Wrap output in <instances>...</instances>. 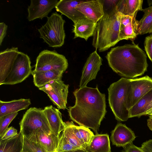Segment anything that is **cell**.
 I'll return each instance as SVG.
<instances>
[{
	"instance_id": "obj_1",
	"label": "cell",
	"mask_w": 152,
	"mask_h": 152,
	"mask_svg": "<svg viewBox=\"0 0 152 152\" xmlns=\"http://www.w3.org/2000/svg\"><path fill=\"white\" fill-rule=\"evenodd\" d=\"M73 94L75 105L68 110L71 120L78 124L92 129L96 134L106 113L105 95L97 86L95 88L86 86L76 89Z\"/></svg>"
},
{
	"instance_id": "obj_2",
	"label": "cell",
	"mask_w": 152,
	"mask_h": 152,
	"mask_svg": "<svg viewBox=\"0 0 152 152\" xmlns=\"http://www.w3.org/2000/svg\"><path fill=\"white\" fill-rule=\"evenodd\" d=\"M105 57L113 71L126 78L141 76L147 71L146 55L138 45L126 44L112 48Z\"/></svg>"
},
{
	"instance_id": "obj_3",
	"label": "cell",
	"mask_w": 152,
	"mask_h": 152,
	"mask_svg": "<svg viewBox=\"0 0 152 152\" xmlns=\"http://www.w3.org/2000/svg\"><path fill=\"white\" fill-rule=\"evenodd\" d=\"M121 14L117 10L104 12L97 22L92 45L99 52L107 50L120 41Z\"/></svg>"
},
{
	"instance_id": "obj_4",
	"label": "cell",
	"mask_w": 152,
	"mask_h": 152,
	"mask_svg": "<svg viewBox=\"0 0 152 152\" xmlns=\"http://www.w3.org/2000/svg\"><path fill=\"white\" fill-rule=\"evenodd\" d=\"M129 79L122 77L108 88L110 106L116 120L124 121L129 118L128 108Z\"/></svg>"
},
{
	"instance_id": "obj_5",
	"label": "cell",
	"mask_w": 152,
	"mask_h": 152,
	"mask_svg": "<svg viewBox=\"0 0 152 152\" xmlns=\"http://www.w3.org/2000/svg\"><path fill=\"white\" fill-rule=\"evenodd\" d=\"M47 18L45 24L38 29L40 37L49 47H61L64 44L65 38L64 27L65 21L57 12L53 13Z\"/></svg>"
},
{
	"instance_id": "obj_6",
	"label": "cell",
	"mask_w": 152,
	"mask_h": 152,
	"mask_svg": "<svg viewBox=\"0 0 152 152\" xmlns=\"http://www.w3.org/2000/svg\"><path fill=\"white\" fill-rule=\"evenodd\" d=\"M19 125L20 132L28 138L39 130L52 133L43 110L39 108L31 107L23 115Z\"/></svg>"
},
{
	"instance_id": "obj_7",
	"label": "cell",
	"mask_w": 152,
	"mask_h": 152,
	"mask_svg": "<svg viewBox=\"0 0 152 152\" xmlns=\"http://www.w3.org/2000/svg\"><path fill=\"white\" fill-rule=\"evenodd\" d=\"M68 64L63 55L55 51L45 50L39 53L36 59L34 70L44 72L50 70H59L64 72Z\"/></svg>"
},
{
	"instance_id": "obj_8",
	"label": "cell",
	"mask_w": 152,
	"mask_h": 152,
	"mask_svg": "<svg viewBox=\"0 0 152 152\" xmlns=\"http://www.w3.org/2000/svg\"><path fill=\"white\" fill-rule=\"evenodd\" d=\"M32 72L29 57L20 52L10 72L2 85H13L20 83L28 77Z\"/></svg>"
},
{
	"instance_id": "obj_9",
	"label": "cell",
	"mask_w": 152,
	"mask_h": 152,
	"mask_svg": "<svg viewBox=\"0 0 152 152\" xmlns=\"http://www.w3.org/2000/svg\"><path fill=\"white\" fill-rule=\"evenodd\" d=\"M69 85L62 80L51 81L39 88L47 94L53 104L59 109L66 108Z\"/></svg>"
},
{
	"instance_id": "obj_10",
	"label": "cell",
	"mask_w": 152,
	"mask_h": 152,
	"mask_svg": "<svg viewBox=\"0 0 152 152\" xmlns=\"http://www.w3.org/2000/svg\"><path fill=\"white\" fill-rule=\"evenodd\" d=\"M128 108H131L145 95L152 89V78L148 75L129 79Z\"/></svg>"
},
{
	"instance_id": "obj_11",
	"label": "cell",
	"mask_w": 152,
	"mask_h": 152,
	"mask_svg": "<svg viewBox=\"0 0 152 152\" xmlns=\"http://www.w3.org/2000/svg\"><path fill=\"white\" fill-rule=\"evenodd\" d=\"M102 61L96 50L89 55L83 68L79 88L86 86L89 82L95 79L102 64Z\"/></svg>"
},
{
	"instance_id": "obj_12",
	"label": "cell",
	"mask_w": 152,
	"mask_h": 152,
	"mask_svg": "<svg viewBox=\"0 0 152 152\" xmlns=\"http://www.w3.org/2000/svg\"><path fill=\"white\" fill-rule=\"evenodd\" d=\"M58 0H31L30 4L27 8L29 21L36 19H42L48 17L49 13L55 8Z\"/></svg>"
},
{
	"instance_id": "obj_13",
	"label": "cell",
	"mask_w": 152,
	"mask_h": 152,
	"mask_svg": "<svg viewBox=\"0 0 152 152\" xmlns=\"http://www.w3.org/2000/svg\"><path fill=\"white\" fill-rule=\"evenodd\" d=\"M75 9L86 18L96 23L104 15L101 0L83 1Z\"/></svg>"
},
{
	"instance_id": "obj_14",
	"label": "cell",
	"mask_w": 152,
	"mask_h": 152,
	"mask_svg": "<svg viewBox=\"0 0 152 152\" xmlns=\"http://www.w3.org/2000/svg\"><path fill=\"white\" fill-rule=\"evenodd\" d=\"M20 52L17 47L7 48L0 53V85L10 72L15 61Z\"/></svg>"
},
{
	"instance_id": "obj_15",
	"label": "cell",
	"mask_w": 152,
	"mask_h": 152,
	"mask_svg": "<svg viewBox=\"0 0 152 152\" xmlns=\"http://www.w3.org/2000/svg\"><path fill=\"white\" fill-rule=\"evenodd\" d=\"M136 136L134 132L125 124H118L111 132V140L113 145L124 147L132 143Z\"/></svg>"
},
{
	"instance_id": "obj_16",
	"label": "cell",
	"mask_w": 152,
	"mask_h": 152,
	"mask_svg": "<svg viewBox=\"0 0 152 152\" xmlns=\"http://www.w3.org/2000/svg\"><path fill=\"white\" fill-rule=\"evenodd\" d=\"M60 137V135L56 136L52 133L39 130L34 132L28 139L39 144L48 152H54L57 151Z\"/></svg>"
},
{
	"instance_id": "obj_17",
	"label": "cell",
	"mask_w": 152,
	"mask_h": 152,
	"mask_svg": "<svg viewBox=\"0 0 152 152\" xmlns=\"http://www.w3.org/2000/svg\"><path fill=\"white\" fill-rule=\"evenodd\" d=\"M136 15L134 16L121 15L119 39L133 41L138 35L139 21L136 20Z\"/></svg>"
},
{
	"instance_id": "obj_18",
	"label": "cell",
	"mask_w": 152,
	"mask_h": 152,
	"mask_svg": "<svg viewBox=\"0 0 152 152\" xmlns=\"http://www.w3.org/2000/svg\"><path fill=\"white\" fill-rule=\"evenodd\" d=\"M74 23L72 31L74 34V38L80 37L87 41L89 37L93 36L97 23L85 17Z\"/></svg>"
},
{
	"instance_id": "obj_19",
	"label": "cell",
	"mask_w": 152,
	"mask_h": 152,
	"mask_svg": "<svg viewBox=\"0 0 152 152\" xmlns=\"http://www.w3.org/2000/svg\"><path fill=\"white\" fill-rule=\"evenodd\" d=\"M48 120L51 132L56 136L60 135L64 127L62 114L59 110L52 105L46 106L43 110Z\"/></svg>"
},
{
	"instance_id": "obj_20",
	"label": "cell",
	"mask_w": 152,
	"mask_h": 152,
	"mask_svg": "<svg viewBox=\"0 0 152 152\" xmlns=\"http://www.w3.org/2000/svg\"><path fill=\"white\" fill-rule=\"evenodd\" d=\"M83 1L60 0L55 7L57 11L60 12L71 20L74 23L85 16L75 8Z\"/></svg>"
},
{
	"instance_id": "obj_21",
	"label": "cell",
	"mask_w": 152,
	"mask_h": 152,
	"mask_svg": "<svg viewBox=\"0 0 152 152\" xmlns=\"http://www.w3.org/2000/svg\"><path fill=\"white\" fill-rule=\"evenodd\" d=\"M31 104L29 99H20L8 102L0 100V117L27 109Z\"/></svg>"
},
{
	"instance_id": "obj_22",
	"label": "cell",
	"mask_w": 152,
	"mask_h": 152,
	"mask_svg": "<svg viewBox=\"0 0 152 152\" xmlns=\"http://www.w3.org/2000/svg\"><path fill=\"white\" fill-rule=\"evenodd\" d=\"M152 109V89L143 96L130 110L129 118L145 115Z\"/></svg>"
},
{
	"instance_id": "obj_23",
	"label": "cell",
	"mask_w": 152,
	"mask_h": 152,
	"mask_svg": "<svg viewBox=\"0 0 152 152\" xmlns=\"http://www.w3.org/2000/svg\"><path fill=\"white\" fill-rule=\"evenodd\" d=\"M64 72L59 70H50L44 72L32 71L33 82L39 88L53 80H61Z\"/></svg>"
},
{
	"instance_id": "obj_24",
	"label": "cell",
	"mask_w": 152,
	"mask_h": 152,
	"mask_svg": "<svg viewBox=\"0 0 152 152\" xmlns=\"http://www.w3.org/2000/svg\"><path fill=\"white\" fill-rule=\"evenodd\" d=\"M143 0H119L117 11L122 15L134 16L138 11H142Z\"/></svg>"
},
{
	"instance_id": "obj_25",
	"label": "cell",
	"mask_w": 152,
	"mask_h": 152,
	"mask_svg": "<svg viewBox=\"0 0 152 152\" xmlns=\"http://www.w3.org/2000/svg\"><path fill=\"white\" fill-rule=\"evenodd\" d=\"M24 136L20 132L13 137L0 140V152H22Z\"/></svg>"
},
{
	"instance_id": "obj_26",
	"label": "cell",
	"mask_w": 152,
	"mask_h": 152,
	"mask_svg": "<svg viewBox=\"0 0 152 152\" xmlns=\"http://www.w3.org/2000/svg\"><path fill=\"white\" fill-rule=\"evenodd\" d=\"M86 149L90 152H111L109 135H94Z\"/></svg>"
},
{
	"instance_id": "obj_27",
	"label": "cell",
	"mask_w": 152,
	"mask_h": 152,
	"mask_svg": "<svg viewBox=\"0 0 152 152\" xmlns=\"http://www.w3.org/2000/svg\"><path fill=\"white\" fill-rule=\"evenodd\" d=\"M69 122L75 135L83 147L86 149L94 135L93 133L88 128L77 126L73 122Z\"/></svg>"
},
{
	"instance_id": "obj_28",
	"label": "cell",
	"mask_w": 152,
	"mask_h": 152,
	"mask_svg": "<svg viewBox=\"0 0 152 152\" xmlns=\"http://www.w3.org/2000/svg\"><path fill=\"white\" fill-rule=\"evenodd\" d=\"M144 14L139 21L138 34L152 33V6L143 9Z\"/></svg>"
},
{
	"instance_id": "obj_29",
	"label": "cell",
	"mask_w": 152,
	"mask_h": 152,
	"mask_svg": "<svg viewBox=\"0 0 152 152\" xmlns=\"http://www.w3.org/2000/svg\"><path fill=\"white\" fill-rule=\"evenodd\" d=\"M22 151L25 152H48L39 144L24 136Z\"/></svg>"
},
{
	"instance_id": "obj_30",
	"label": "cell",
	"mask_w": 152,
	"mask_h": 152,
	"mask_svg": "<svg viewBox=\"0 0 152 152\" xmlns=\"http://www.w3.org/2000/svg\"><path fill=\"white\" fill-rule=\"evenodd\" d=\"M18 114V112H15L0 117V137L4 133L10 124Z\"/></svg>"
},
{
	"instance_id": "obj_31",
	"label": "cell",
	"mask_w": 152,
	"mask_h": 152,
	"mask_svg": "<svg viewBox=\"0 0 152 152\" xmlns=\"http://www.w3.org/2000/svg\"><path fill=\"white\" fill-rule=\"evenodd\" d=\"M144 45L146 53L152 62V34L145 37Z\"/></svg>"
},
{
	"instance_id": "obj_32",
	"label": "cell",
	"mask_w": 152,
	"mask_h": 152,
	"mask_svg": "<svg viewBox=\"0 0 152 152\" xmlns=\"http://www.w3.org/2000/svg\"><path fill=\"white\" fill-rule=\"evenodd\" d=\"M18 134L17 130L12 126L7 128L0 137V140H4L13 137Z\"/></svg>"
},
{
	"instance_id": "obj_33",
	"label": "cell",
	"mask_w": 152,
	"mask_h": 152,
	"mask_svg": "<svg viewBox=\"0 0 152 152\" xmlns=\"http://www.w3.org/2000/svg\"><path fill=\"white\" fill-rule=\"evenodd\" d=\"M122 152H145L141 148L134 145L133 143L129 144L123 147Z\"/></svg>"
},
{
	"instance_id": "obj_34",
	"label": "cell",
	"mask_w": 152,
	"mask_h": 152,
	"mask_svg": "<svg viewBox=\"0 0 152 152\" xmlns=\"http://www.w3.org/2000/svg\"><path fill=\"white\" fill-rule=\"evenodd\" d=\"M8 26L3 22L0 23V46H1L3 39L7 34Z\"/></svg>"
},
{
	"instance_id": "obj_35",
	"label": "cell",
	"mask_w": 152,
	"mask_h": 152,
	"mask_svg": "<svg viewBox=\"0 0 152 152\" xmlns=\"http://www.w3.org/2000/svg\"><path fill=\"white\" fill-rule=\"evenodd\" d=\"M140 147L145 152H152V139L143 143Z\"/></svg>"
},
{
	"instance_id": "obj_36",
	"label": "cell",
	"mask_w": 152,
	"mask_h": 152,
	"mask_svg": "<svg viewBox=\"0 0 152 152\" xmlns=\"http://www.w3.org/2000/svg\"><path fill=\"white\" fill-rule=\"evenodd\" d=\"M147 125L149 129L152 131V117H149L147 119Z\"/></svg>"
},
{
	"instance_id": "obj_37",
	"label": "cell",
	"mask_w": 152,
	"mask_h": 152,
	"mask_svg": "<svg viewBox=\"0 0 152 152\" xmlns=\"http://www.w3.org/2000/svg\"><path fill=\"white\" fill-rule=\"evenodd\" d=\"M66 152H90L86 149L81 148L79 149Z\"/></svg>"
},
{
	"instance_id": "obj_38",
	"label": "cell",
	"mask_w": 152,
	"mask_h": 152,
	"mask_svg": "<svg viewBox=\"0 0 152 152\" xmlns=\"http://www.w3.org/2000/svg\"><path fill=\"white\" fill-rule=\"evenodd\" d=\"M145 115H148L149 117H152V109L147 113Z\"/></svg>"
},
{
	"instance_id": "obj_39",
	"label": "cell",
	"mask_w": 152,
	"mask_h": 152,
	"mask_svg": "<svg viewBox=\"0 0 152 152\" xmlns=\"http://www.w3.org/2000/svg\"><path fill=\"white\" fill-rule=\"evenodd\" d=\"M147 2L148 6L150 7L151 6V5H152V0H148Z\"/></svg>"
},
{
	"instance_id": "obj_40",
	"label": "cell",
	"mask_w": 152,
	"mask_h": 152,
	"mask_svg": "<svg viewBox=\"0 0 152 152\" xmlns=\"http://www.w3.org/2000/svg\"><path fill=\"white\" fill-rule=\"evenodd\" d=\"M57 152V151H55V152Z\"/></svg>"
},
{
	"instance_id": "obj_41",
	"label": "cell",
	"mask_w": 152,
	"mask_h": 152,
	"mask_svg": "<svg viewBox=\"0 0 152 152\" xmlns=\"http://www.w3.org/2000/svg\"><path fill=\"white\" fill-rule=\"evenodd\" d=\"M22 152H23V151H22Z\"/></svg>"
}]
</instances>
